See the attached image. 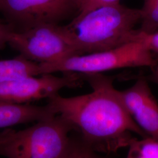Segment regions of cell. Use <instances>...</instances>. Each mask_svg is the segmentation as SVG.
Listing matches in <instances>:
<instances>
[{
  "mask_svg": "<svg viewBox=\"0 0 158 158\" xmlns=\"http://www.w3.org/2000/svg\"><path fill=\"white\" fill-rule=\"evenodd\" d=\"M11 31L6 25L0 24V49L4 48L6 44H8L9 35Z\"/></svg>",
  "mask_w": 158,
  "mask_h": 158,
  "instance_id": "obj_16",
  "label": "cell"
},
{
  "mask_svg": "<svg viewBox=\"0 0 158 158\" xmlns=\"http://www.w3.org/2000/svg\"><path fill=\"white\" fill-rule=\"evenodd\" d=\"M155 57L140 42L135 41L108 51L76 55L50 63H40V73H102L119 69L152 67Z\"/></svg>",
  "mask_w": 158,
  "mask_h": 158,
  "instance_id": "obj_4",
  "label": "cell"
},
{
  "mask_svg": "<svg viewBox=\"0 0 158 158\" xmlns=\"http://www.w3.org/2000/svg\"><path fill=\"white\" fill-rule=\"evenodd\" d=\"M127 158H158V141L150 137L135 138L129 145Z\"/></svg>",
  "mask_w": 158,
  "mask_h": 158,
  "instance_id": "obj_11",
  "label": "cell"
},
{
  "mask_svg": "<svg viewBox=\"0 0 158 158\" xmlns=\"http://www.w3.org/2000/svg\"><path fill=\"white\" fill-rule=\"evenodd\" d=\"M119 0H73L78 15H82L88 12L102 6L119 3Z\"/></svg>",
  "mask_w": 158,
  "mask_h": 158,
  "instance_id": "obj_14",
  "label": "cell"
},
{
  "mask_svg": "<svg viewBox=\"0 0 158 158\" xmlns=\"http://www.w3.org/2000/svg\"><path fill=\"white\" fill-rule=\"evenodd\" d=\"M150 68L151 73L148 78L149 80L158 85V57L155 58L153 65Z\"/></svg>",
  "mask_w": 158,
  "mask_h": 158,
  "instance_id": "obj_17",
  "label": "cell"
},
{
  "mask_svg": "<svg viewBox=\"0 0 158 158\" xmlns=\"http://www.w3.org/2000/svg\"><path fill=\"white\" fill-rule=\"evenodd\" d=\"M87 145L80 136L72 137L70 145L62 158H106Z\"/></svg>",
  "mask_w": 158,
  "mask_h": 158,
  "instance_id": "obj_13",
  "label": "cell"
},
{
  "mask_svg": "<svg viewBox=\"0 0 158 158\" xmlns=\"http://www.w3.org/2000/svg\"><path fill=\"white\" fill-rule=\"evenodd\" d=\"M8 44L30 60L50 63L78 55L63 26L42 23L20 32L11 31Z\"/></svg>",
  "mask_w": 158,
  "mask_h": 158,
  "instance_id": "obj_5",
  "label": "cell"
},
{
  "mask_svg": "<svg viewBox=\"0 0 158 158\" xmlns=\"http://www.w3.org/2000/svg\"><path fill=\"white\" fill-rule=\"evenodd\" d=\"M73 126L59 115L24 130L0 132V156L6 158H62L70 145Z\"/></svg>",
  "mask_w": 158,
  "mask_h": 158,
  "instance_id": "obj_3",
  "label": "cell"
},
{
  "mask_svg": "<svg viewBox=\"0 0 158 158\" xmlns=\"http://www.w3.org/2000/svg\"><path fill=\"white\" fill-rule=\"evenodd\" d=\"M134 41L141 42L151 52L158 53V31L153 34H146L138 29Z\"/></svg>",
  "mask_w": 158,
  "mask_h": 158,
  "instance_id": "obj_15",
  "label": "cell"
},
{
  "mask_svg": "<svg viewBox=\"0 0 158 158\" xmlns=\"http://www.w3.org/2000/svg\"><path fill=\"white\" fill-rule=\"evenodd\" d=\"M128 111L149 137L158 141V103L147 79H138L129 89L119 91Z\"/></svg>",
  "mask_w": 158,
  "mask_h": 158,
  "instance_id": "obj_8",
  "label": "cell"
},
{
  "mask_svg": "<svg viewBox=\"0 0 158 158\" xmlns=\"http://www.w3.org/2000/svg\"><path fill=\"white\" fill-rule=\"evenodd\" d=\"M56 115L48 104L37 106L0 100V128L38 122Z\"/></svg>",
  "mask_w": 158,
  "mask_h": 158,
  "instance_id": "obj_9",
  "label": "cell"
},
{
  "mask_svg": "<svg viewBox=\"0 0 158 158\" xmlns=\"http://www.w3.org/2000/svg\"><path fill=\"white\" fill-rule=\"evenodd\" d=\"M23 77L0 83V100L15 104L49 98L65 87H77L81 83L80 74L66 73L62 77L51 74Z\"/></svg>",
  "mask_w": 158,
  "mask_h": 158,
  "instance_id": "obj_6",
  "label": "cell"
},
{
  "mask_svg": "<svg viewBox=\"0 0 158 158\" xmlns=\"http://www.w3.org/2000/svg\"><path fill=\"white\" fill-rule=\"evenodd\" d=\"M141 10L119 3L102 6L77 15L63 26L78 55L108 51L132 42L141 21Z\"/></svg>",
  "mask_w": 158,
  "mask_h": 158,
  "instance_id": "obj_2",
  "label": "cell"
},
{
  "mask_svg": "<svg viewBox=\"0 0 158 158\" xmlns=\"http://www.w3.org/2000/svg\"><path fill=\"white\" fill-rule=\"evenodd\" d=\"M142 13V25L139 29L146 34L158 31V0H145Z\"/></svg>",
  "mask_w": 158,
  "mask_h": 158,
  "instance_id": "obj_12",
  "label": "cell"
},
{
  "mask_svg": "<svg viewBox=\"0 0 158 158\" xmlns=\"http://www.w3.org/2000/svg\"><path fill=\"white\" fill-rule=\"evenodd\" d=\"M90 85V93L72 97L58 94L48 104L72 125L80 138L96 152H117L129 147L135 133L149 137L132 118L112 78L102 73L81 75Z\"/></svg>",
  "mask_w": 158,
  "mask_h": 158,
  "instance_id": "obj_1",
  "label": "cell"
},
{
  "mask_svg": "<svg viewBox=\"0 0 158 158\" xmlns=\"http://www.w3.org/2000/svg\"><path fill=\"white\" fill-rule=\"evenodd\" d=\"M40 74L39 64L23 56L11 59L0 60V83L23 77Z\"/></svg>",
  "mask_w": 158,
  "mask_h": 158,
  "instance_id": "obj_10",
  "label": "cell"
},
{
  "mask_svg": "<svg viewBox=\"0 0 158 158\" xmlns=\"http://www.w3.org/2000/svg\"><path fill=\"white\" fill-rule=\"evenodd\" d=\"M0 10L26 28L57 23L76 10L73 0H0Z\"/></svg>",
  "mask_w": 158,
  "mask_h": 158,
  "instance_id": "obj_7",
  "label": "cell"
}]
</instances>
